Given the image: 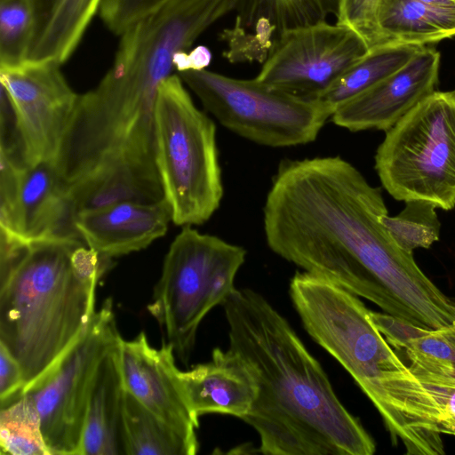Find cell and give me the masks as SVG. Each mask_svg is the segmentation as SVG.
Wrapping results in <instances>:
<instances>
[{"label": "cell", "mask_w": 455, "mask_h": 455, "mask_svg": "<svg viewBox=\"0 0 455 455\" xmlns=\"http://www.w3.org/2000/svg\"><path fill=\"white\" fill-rule=\"evenodd\" d=\"M381 191L340 156L284 160L263 207L270 250L305 272L419 323L443 291L380 221Z\"/></svg>", "instance_id": "6da1fadb"}, {"label": "cell", "mask_w": 455, "mask_h": 455, "mask_svg": "<svg viewBox=\"0 0 455 455\" xmlns=\"http://www.w3.org/2000/svg\"><path fill=\"white\" fill-rule=\"evenodd\" d=\"M228 348L251 367L258 395L242 419L265 455H372L376 445L336 395L288 320L259 292L235 289L221 305Z\"/></svg>", "instance_id": "7a4b0ae2"}, {"label": "cell", "mask_w": 455, "mask_h": 455, "mask_svg": "<svg viewBox=\"0 0 455 455\" xmlns=\"http://www.w3.org/2000/svg\"><path fill=\"white\" fill-rule=\"evenodd\" d=\"M110 259L80 238L27 242L0 232V344L19 362L25 387L88 327Z\"/></svg>", "instance_id": "3957f363"}, {"label": "cell", "mask_w": 455, "mask_h": 455, "mask_svg": "<svg viewBox=\"0 0 455 455\" xmlns=\"http://www.w3.org/2000/svg\"><path fill=\"white\" fill-rule=\"evenodd\" d=\"M289 294L311 339L350 374L407 454H444L442 412L431 392L388 344L360 297L297 272Z\"/></svg>", "instance_id": "277c9868"}, {"label": "cell", "mask_w": 455, "mask_h": 455, "mask_svg": "<svg viewBox=\"0 0 455 455\" xmlns=\"http://www.w3.org/2000/svg\"><path fill=\"white\" fill-rule=\"evenodd\" d=\"M156 163L178 226L202 225L223 197L216 125L192 100L178 74L158 88L155 107Z\"/></svg>", "instance_id": "5b68a950"}, {"label": "cell", "mask_w": 455, "mask_h": 455, "mask_svg": "<svg viewBox=\"0 0 455 455\" xmlns=\"http://www.w3.org/2000/svg\"><path fill=\"white\" fill-rule=\"evenodd\" d=\"M246 253L242 246L190 226L171 243L148 309L183 364L189 362L204 318L235 289Z\"/></svg>", "instance_id": "8992f818"}, {"label": "cell", "mask_w": 455, "mask_h": 455, "mask_svg": "<svg viewBox=\"0 0 455 455\" xmlns=\"http://www.w3.org/2000/svg\"><path fill=\"white\" fill-rule=\"evenodd\" d=\"M382 186L399 201L455 206V90L435 91L391 128L375 155Z\"/></svg>", "instance_id": "52a82bcc"}, {"label": "cell", "mask_w": 455, "mask_h": 455, "mask_svg": "<svg viewBox=\"0 0 455 455\" xmlns=\"http://www.w3.org/2000/svg\"><path fill=\"white\" fill-rule=\"evenodd\" d=\"M224 127L257 144L285 148L316 140L333 110L316 99L206 68L177 73Z\"/></svg>", "instance_id": "ba28073f"}, {"label": "cell", "mask_w": 455, "mask_h": 455, "mask_svg": "<svg viewBox=\"0 0 455 455\" xmlns=\"http://www.w3.org/2000/svg\"><path fill=\"white\" fill-rule=\"evenodd\" d=\"M122 337L113 303L106 299L88 327L22 395L35 403L51 455H80L93 380L105 355Z\"/></svg>", "instance_id": "9c48e42d"}, {"label": "cell", "mask_w": 455, "mask_h": 455, "mask_svg": "<svg viewBox=\"0 0 455 455\" xmlns=\"http://www.w3.org/2000/svg\"><path fill=\"white\" fill-rule=\"evenodd\" d=\"M370 49L352 29L327 20L283 31L256 76L260 83L314 99Z\"/></svg>", "instance_id": "30bf717a"}, {"label": "cell", "mask_w": 455, "mask_h": 455, "mask_svg": "<svg viewBox=\"0 0 455 455\" xmlns=\"http://www.w3.org/2000/svg\"><path fill=\"white\" fill-rule=\"evenodd\" d=\"M60 66L28 60L0 68L1 91L12 107L28 165L55 160L79 95Z\"/></svg>", "instance_id": "8fae6325"}, {"label": "cell", "mask_w": 455, "mask_h": 455, "mask_svg": "<svg viewBox=\"0 0 455 455\" xmlns=\"http://www.w3.org/2000/svg\"><path fill=\"white\" fill-rule=\"evenodd\" d=\"M0 232L23 241L80 238L76 212L54 160L17 168L0 162Z\"/></svg>", "instance_id": "7c38bea8"}, {"label": "cell", "mask_w": 455, "mask_h": 455, "mask_svg": "<svg viewBox=\"0 0 455 455\" xmlns=\"http://www.w3.org/2000/svg\"><path fill=\"white\" fill-rule=\"evenodd\" d=\"M119 362L124 389L155 415L185 436L198 440L199 419L192 411L175 363L173 348L163 341L150 345L144 331L132 340L123 338Z\"/></svg>", "instance_id": "4fadbf2b"}, {"label": "cell", "mask_w": 455, "mask_h": 455, "mask_svg": "<svg viewBox=\"0 0 455 455\" xmlns=\"http://www.w3.org/2000/svg\"><path fill=\"white\" fill-rule=\"evenodd\" d=\"M440 53L424 46L405 65L339 105L332 122L351 132L387 131L436 91Z\"/></svg>", "instance_id": "5bb4252c"}, {"label": "cell", "mask_w": 455, "mask_h": 455, "mask_svg": "<svg viewBox=\"0 0 455 455\" xmlns=\"http://www.w3.org/2000/svg\"><path fill=\"white\" fill-rule=\"evenodd\" d=\"M172 221L166 199L122 202L76 214L75 227L91 249L107 258L137 251L165 235Z\"/></svg>", "instance_id": "9a60e30c"}, {"label": "cell", "mask_w": 455, "mask_h": 455, "mask_svg": "<svg viewBox=\"0 0 455 455\" xmlns=\"http://www.w3.org/2000/svg\"><path fill=\"white\" fill-rule=\"evenodd\" d=\"M180 379L194 414H222L242 419L258 395L251 367L231 349L215 347L209 362L199 363Z\"/></svg>", "instance_id": "2e32d148"}, {"label": "cell", "mask_w": 455, "mask_h": 455, "mask_svg": "<svg viewBox=\"0 0 455 455\" xmlns=\"http://www.w3.org/2000/svg\"><path fill=\"white\" fill-rule=\"evenodd\" d=\"M119 344L120 341L105 355L97 370L88 401L80 455L125 454L124 387Z\"/></svg>", "instance_id": "e0dca14e"}, {"label": "cell", "mask_w": 455, "mask_h": 455, "mask_svg": "<svg viewBox=\"0 0 455 455\" xmlns=\"http://www.w3.org/2000/svg\"><path fill=\"white\" fill-rule=\"evenodd\" d=\"M76 214L122 202L165 199L156 164L124 161L101 167L68 188Z\"/></svg>", "instance_id": "ac0fdd59"}, {"label": "cell", "mask_w": 455, "mask_h": 455, "mask_svg": "<svg viewBox=\"0 0 455 455\" xmlns=\"http://www.w3.org/2000/svg\"><path fill=\"white\" fill-rule=\"evenodd\" d=\"M35 33L30 60H53L60 65L76 50L103 0H30Z\"/></svg>", "instance_id": "d6986e66"}, {"label": "cell", "mask_w": 455, "mask_h": 455, "mask_svg": "<svg viewBox=\"0 0 455 455\" xmlns=\"http://www.w3.org/2000/svg\"><path fill=\"white\" fill-rule=\"evenodd\" d=\"M378 26L380 46H426L455 36V12L435 9L417 0H382Z\"/></svg>", "instance_id": "ffe728a7"}, {"label": "cell", "mask_w": 455, "mask_h": 455, "mask_svg": "<svg viewBox=\"0 0 455 455\" xmlns=\"http://www.w3.org/2000/svg\"><path fill=\"white\" fill-rule=\"evenodd\" d=\"M123 422L126 455H195L199 450L198 440L182 435L125 389Z\"/></svg>", "instance_id": "44dd1931"}, {"label": "cell", "mask_w": 455, "mask_h": 455, "mask_svg": "<svg viewBox=\"0 0 455 455\" xmlns=\"http://www.w3.org/2000/svg\"><path fill=\"white\" fill-rule=\"evenodd\" d=\"M424 46L387 44L371 49L314 99L335 109L405 65Z\"/></svg>", "instance_id": "7402d4cb"}, {"label": "cell", "mask_w": 455, "mask_h": 455, "mask_svg": "<svg viewBox=\"0 0 455 455\" xmlns=\"http://www.w3.org/2000/svg\"><path fill=\"white\" fill-rule=\"evenodd\" d=\"M0 408V448L3 454L51 455L44 438L39 412L28 396L21 395Z\"/></svg>", "instance_id": "603a6c76"}, {"label": "cell", "mask_w": 455, "mask_h": 455, "mask_svg": "<svg viewBox=\"0 0 455 455\" xmlns=\"http://www.w3.org/2000/svg\"><path fill=\"white\" fill-rule=\"evenodd\" d=\"M405 203L399 214L393 217L385 214L380 221L403 250L412 253L417 248H429L440 236L441 222L435 211L437 207L425 200Z\"/></svg>", "instance_id": "cb8c5ba5"}, {"label": "cell", "mask_w": 455, "mask_h": 455, "mask_svg": "<svg viewBox=\"0 0 455 455\" xmlns=\"http://www.w3.org/2000/svg\"><path fill=\"white\" fill-rule=\"evenodd\" d=\"M34 33L30 0H0V68L28 60Z\"/></svg>", "instance_id": "d4e9b609"}, {"label": "cell", "mask_w": 455, "mask_h": 455, "mask_svg": "<svg viewBox=\"0 0 455 455\" xmlns=\"http://www.w3.org/2000/svg\"><path fill=\"white\" fill-rule=\"evenodd\" d=\"M382 0H336V23L359 35L370 51L380 46L378 13Z\"/></svg>", "instance_id": "484cf974"}, {"label": "cell", "mask_w": 455, "mask_h": 455, "mask_svg": "<svg viewBox=\"0 0 455 455\" xmlns=\"http://www.w3.org/2000/svg\"><path fill=\"white\" fill-rule=\"evenodd\" d=\"M164 1L165 0H103L99 13L108 29L118 36Z\"/></svg>", "instance_id": "4316f807"}, {"label": "cell", "mask_w": 455, "mask_h": 455, "mask_svg": "<svg viewBox=\"0 0 455 455\" xmlns=\"http://www.w3.org/2000/svg\"><path fill=\"white\" fill-rule=\"evenodd\" d=\"M24 387L23 371L19 362L0 344V407L19 398Z\"/></svg>", "instance_id": "83f0119b"}, {"label": "cell", "mask_w": 455, "mask_h": 455, "mask_svg": "<svg viewBox=\"0 0 455 455\" xmlns=\"http://www.w3.org/2000/svg\"><path fill=\"white\" fill-rule=\"evenodd\" d=\"M212 61L211 51L199 45L190 52H180L176 60L175 67L177 73L185 70H200L206 68Z\"/></svg>", "instance_id": "f1b7e54d"}, {"label": "cell", "mask_w": 455, "mask_h": 455, "mask_svg": "<svg viewBox=\"0 0 455 455\" xmlns=\"http://www.w3.org/2000/svg\"><path fill=\"white\" fill-rule=\"evenodd\" d=\"M437 331L449 339L454 347L452 363L451 368L442 377L426 383V387L432 385H455V324Z\"/></svg>", "instance_id": "f546056e"}, {"label": "cell", "mask_w": 455, "mask_h": 455, "mask_svg": "<svg viewBox=\"0 0 455 455\" xmlns=\"http://www.w3.org/2000/svg\"><path fill=\"white\" fill-rule=\"evenodd\" d=\"M424 4H427L430 7L443 10V11H449V12H455V0H417Z\"/></svg>", "instance_id": "4dcf8cb0"}, {"label": "cell", "mask_w": 455, "mask_h": 455, "mask_svg": "<svg viewBox=\"0 0 455 455\" xmlns=\"http://www.w3.org/2000/svg\"><path fill=\"white\" fill-rule=\"evenodd\" d=\"M442 435L455 436V416H445L439 423Z\"/></svg>", "instance_id": "1f68e13d"}]
</instances>
